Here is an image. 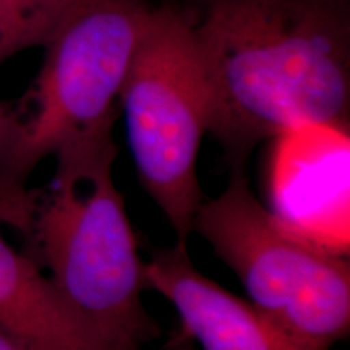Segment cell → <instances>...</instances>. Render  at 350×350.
<instances>
[{
  "mask_svg": "<svg viewBox=\"0 0 350 350\" xmlns=\"http://www.w3.org/2000/svg\"><path fill=\"white\" fill-rule=\"evenodd\" d=\"M193 29L208 131L232 167L288 126L349 125V23L339 0H211Z\"/></svg>",
  "mask_w": 350,
  "mask_h": 350,
  "instance_id": "cell-1",
  "label": "cell"
},
{
  "mask_svg": "<svg viewBox=\"0 0 350 350\" xmlns=\"http://www.w3.org/2000/svg\"><path fill=\"white\" fill-rule=\"evenodd\" d=\"M113 126L54 156L55 172L33 190L29 256L112 350H144L161 327L143 305L144 261L113 180Z\"/></svg>",
  "mask_w": 350,
  "mask_h": 350,
  "instance_id": "cell-2",
  "label": "cell"
},
{
  "mask_svg": "<svg viewBox=\"0 0 350 350\" xmlns=\"http://www.w3.org/2000/svg\"><path fill=\"white\" fill-rule=\"evenodd\" d=\"M148 16L142 0H78L44 41L39 73L12 104L15 124L5 164L8 190L28 214L34 169L113 126L116 100Z\"/></svg>",
  "mask_w": 350,
  "mask_h": 350,
  "instance_id": "cell-3",
  "label": "cell"
},
{
  "mask_svg": "<svg viewBox=\"0 0 350 350\" xmlns=\"http://www.w3.org/2000/svg\"><path fill=\"white\" fill-rule=\"evenodd\" d=\"M193 232L234 271L250 304L306 350H329L350 332V265L291 230L253 195L243 167L203 200Z\"/></svg>",
  "mask_w": 350,
  "mask_h": 350,
  "instance_id": "cell-4",
  "label": "cell"
},
{
  "mask_svg": "<svg viewBox=\"0 0 350 350\" xmlns=\"http://www.w3.org/2000/svg\"><path fill=\"white\" fill-rule=\"evenodd\" d=\"M119 100L139 180L188 245L203 203L196 161L209 100L195 29L178 13L150 12Z\"/></svg>",
  "mask_w": 350,
  "mask_h": 350,
  "instance_id": "cell-5",
  "label": "cell"
},
{
  "mask_svg": "<svg viewBox=\"0 0 350 350\" xmlns=\"http://www.w3.org/2000/svg\"><path fill=\"white\" fill-rule=\"evenodd\" d=\"M273 142L271 213L301 237L349 255V125L306 122Z\"/></svg>",
  "mask_w": 350,
  "mask_h": 350,
  "instance_id": "cell-6",
  "label": "cell"
},
{
  "mask_svg": "<svg viewBox=\"0 0 350 350\" xmlns=\"http://www.w3.org/2000/svg\"><path fill=\"white\" fill-rule=\"evenodd\" d=\"M148 288L177 310L182 334L201 350H306L258 312L195 268L188 245L157 248L144 262Z\"/></svg>",
  "mask_w": 350,
  "mask_h": 350,
  "instance_id": "cell-7",
  "label": "cell"
},
{
  "mask_svg": "<svg viewBox=\"0 0 350 350\" xmlns=\"http://www.w3.org/2000/svg\"><path fill=\"white\" fill-rule=\"evenodd\" d=\"M0 329L26 350H112L28 253L0 237Z\"/></svg>",
  "mask_w": 350,
  "mask_h": 350,
  "instance_id": "cell-8",
  "label": "cell"
},
{
  "mask_svg": "<svg viewBox=\"0 0 350 350\" xmlns=\"http://www.w3.org/2000/svg\"><path fill=\"white\" fill-rule=\"evenodd\" d=\"M64 13L36 0H0V65L28 47L42 46Z\"/></svg>",
  "mask_w": 350,
  "mask_h": 350,
  "instance_id": "cell-9",
  "label": "cell"
},
{
  "mask_svg": "<svg viewBox=\"0 0 350 350\" xmlns=\"http://www.w3.org/2000/svg\"><path fill=\"white\" fill-rule=\"evenodd\" d=\"M13 124L12 104L0 103V221L7 222L8 226L15 227L21 235L28 230V214L20 206L18 201L13 198L7 185L5 178V164L8 150H10Z\"/></svg>",
  "mask_w": 350,
  "mask_h": 350,
  "instance_id": "cell-10",
  "label": "cell"
},
{
  "mask_svg": "<svg viewBox=\"0 0 350 350\" xmlns=\"http://www.w3.org/2000/svg\"><path fill=\"white\" fill-rule=\"evenodd\" d=\"M161 350H196V349L195 345L191 344V339L187 338L185 334H182L180 332V334L175 336L174 339H170Z\"/></svg>",
  "mask_w": 350,
  "mask_h": 350,
  "instance_id": "cell-11",
  "label": "cell"
},
{
  "mask_svg": "<svg viewBox=\"0 0 350 350\" xmlns=\"http://www.w3.org/2000/svg\"><path fill=\"white\" fill-rule=\"evenodd\" d=\"M36 2L41 3V5L51 8V10L64 13L67 12L73 3L78 2V0H36Z\"/></svg>",
  "mask_w": 350,
  "mask_h": 350,
  "instance_id": "cell-12",
  "label": "cell"
},
{
  "mask_svg": "<svg viewBox=\"0 0 350 350\" xmlns=\"http://www.w3.org/2000/svg\"><path fill=\"white\" fill-rule=\"evenodd\" d=\"M0 350H26L18 340L8 336L5 331L0 329Z\"/></svg>",
  "mask_w": 350,
  "mask_h": 350,
  "instance_id": "cell-13",
  "label": "cell"
}]
</instances>
